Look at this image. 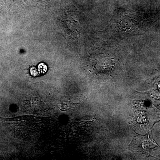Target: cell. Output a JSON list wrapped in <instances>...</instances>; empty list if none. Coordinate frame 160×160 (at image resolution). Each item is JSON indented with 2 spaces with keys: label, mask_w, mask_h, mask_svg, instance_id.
Returning a JSON list of instances; mask_svg holds the SVG:
<instances>
[{
  "label": "cell",
  "mask_w": 160,
  "mask_h": 160,
  "mask_svg": "<svg viewBox=\"0 0 160 160\" xmlns=\"http://www.w3.org/2000/svg\"><path fill=\"white\" fill-rule=\"evenodd\" d=\"M47 71V67L42 63L39 64L37 67H31L30 73L32 76L37 77L44 74Z\"/></svg>",
  "instance_id": "obj_1"
}]
</instances>
